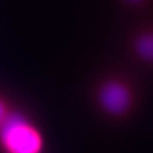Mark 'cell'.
I'll return each instance as SVG.
<instances>
[{"label":"cell","mask_w":153,"mask_h":153,"mask_svg":"<svg viewBox=\"0 0 153 153\" xmlns=\"http://www.w3.org/2000/svg\"><path fill=\"white\" fill-rule=\"evenodd\" d=\"M0 140L9 153H38L42 147L38 131L17 112L8 114L0 124Z\"/></svg>","instance_id":"1"},{"label":"cell","mask_w":153,"mask_h":153,"mask_svg":"<svg viewBox=\"0 0 153 153\" xmlns=\"http://www.w3.org/2000/svg\"><path fill=\"white\" fill-rule=\"evenodd\" d=\"M128 1H130V3H138V1H140V0H128Z\"/></svg>","instance_id":"5"},{"label":"cell","mask_w":153,"mask_h":153,"mask_svg":"<svg viewBox=\"0 0 153 153\" xmlns=\"http://www.w3.org/2000/svg\"><path fill=\"white\" fill-rule=\"evenodd\" d=\"M130 92L120 82H107L100 91V102L107 112L119 115L125 112L130 106Z\"/></svg>","instance_id":"2"},{"label":"cell","mask_w":153,"mask_h":153,"mask_svg":"<svg viewBox=\"0 0 153 153\" xmlns=\"http://www.w3.org/2000/svg\"><path fill=\"white\" fill-rule=\"evenodd\" d=\"M135 50L140 57L153 61V35H143L138 38Z\"/></svg>","instance_id":"3"},{"label":"cell","mask_w":153,"mask_h":153,"mask_svg":"<svg viewBox=\"0 0 153 153\" xmlns=\"http://www.w3.org/2000/svg\"><path fill=\"white\" fill-rule=\"evenodd\" d=\"M7 108H5V105H4V102L0 100V124L3 123V120L5 119V116H7Z\"/></svg>","instance_id":"4"}]
</instances>
